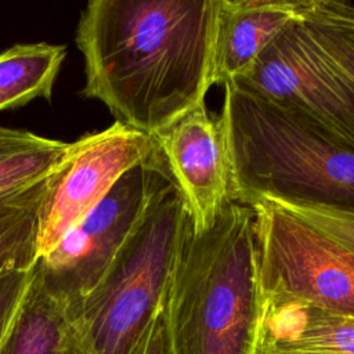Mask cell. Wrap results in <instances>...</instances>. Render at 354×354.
<instances>
[{
  "mask_svg": "<svg viewBox=\"0 0 354 354\" xmlns=\"http://www.w3.org/2000/svg\"><path fill=\"white\" fill-rule=\"evenodd\" d=\"M220 0H93L75 41L86 98L148 136L203 102Z\"/></svg>",
  "mask_w": 354,
  "mask_h": 354,
  "instance_id": "6da1fadb",
  "label": "cell"
},
{
  "mask_svg": "<svg viewBox=\"0 0 354 354\" xmlns=\"http://www.w3.org/2000/svg\"><path fill=\"white\" fill-rule=\"evenodd\" d=\"M264 317L250 206L227 205L181 242L163 301L165 354H257Z\"/></svg>",
  "mask_w": 354,
  "mask_h": 354,
  "instance_id": "7a4b0ae2",
  "label": "cell"
},
{
  "mask_svg": "<svg viewBox=\"0 0 354 354\" xmlns=\"http://www.w3.org/2000/svg\"><path fill=\"white\" fill-rule=\"evenodd\" d=\"M221 116L236 203L281 201L354 213V149L290 112L224 86Z\"/></svg>",
  "mask_w": 354,
  "mask_h": 354,
  "instance_id": "3957f363",
  "label": "cell"
},
{
  "mask_svg": "<svg viewBox=\"0 0 354 354\" xmlns=\"http://www.w3.org/2000/svg\"><path fill=\"white\" fill-rule=\"evenodd\" d=\"M188 227L183 201L167 181L98 285L68 311L72 330L88 354H133L162 311Z\"/></svg>",
  "mask_w": 354,
  "mask_h": 354,
  "instance_id": "277c9868",
  "label": "cell"
},
{
  "mask_svg": "<svg viewBox=\"0 0 354 354\" xmlns=\"http://www.w3.org/2000/svg\"><path fill=\"white\" fill-rule=\"evenodd\" d=\"M264 301L354 318V253L270 201L249 205Z\"/></svg>",
  "mask_w": 354,
  "mask_h": 354,
  "instance_id": "5b68a950",
  "label": "cell"
},
{
  "mask_svg": "<svg viewBox=\"0 0 354 354\" xmlns=\"http://www.w3.org/2000/svg\"><path fill=\"white\" fill-rule=\"evenodd\" d=\"M170 181L156 151L127 170L106 196L36 263L46 289L73 308L102 279L156 191Z\"/></svg>",
  "mask_w": 354,
  "mask_h": 354,
  "instance_id": "8992f818",
  "label": "cell"
},
{
  "mask_svg": "<svg viewBox=\"0 0 354 354\" xmlns=\"http://www.w3.org/2000/svg\"><path fill=\"white\" fill-rule=\"evenodd\" d=\"M230 84L270 101L354 149V87L318 50L300 18Z\"/></svg>",
  "mask_w": 354,
  "mask_h": 354,
  "instance_id": "52a82bcc",
  "label": "cell"
},
{
  "mask_svg": "<svg viewBox=\"0 0 354 354\" xmlns=\"http://www.w3.org/2000/svg\"><path fill=\"white\" fill-rule=\"evenodd\" d=\"M155 152L151 136L122 122L72 141L64 163L50 176L39 210L37 256L48 254L131 167Z\"/></svg>",
  "mask_w": 354,
  "mask_h": 354,
  "instance_id": "ba28073f",
  "label": "cell"
},
{
  "mask_svg": "<svg viewBox=\"0 0 354 354\" xmlns=\"http://www.w3.org/2000/svg\"><path fill=\"white\" fill-rule=\"evenodd\" d=\"M160 163L187 210L191 230H210L223 209L236 202L235 178L220 115L206 101L151 136Z\"/></svg>",
  "mask_w": 354,
  "mask_h": 354,
  "instance_id": "9c48e42d",
  "label": "cell"
},
{
  "mask_svg": "<svg viewBox=\"0 0 354 354\" xmlns=\"http://www.w3.org/2000/svg\"><path fill=\"white\" fill-rule=\"evenodd\" d=\"M301 0H220L212 55V86L235 82L295 19Z\"/></svg>",
  "mask_w": 354,
  "mask_h": 354,
  "instance_id": "30bf717a",
  "label": "cell"
},
{
  "mask_svg": "<svg viewBox=\"0 0 354 354\" xmlns=\"http://www.w3.org/2000/svg\"><path fill=\"white\" fill-rule=\"evenodd\" d=\"M259 348L275 354H354V318L311 306L264 301Z\"/></svg>",
  "mask_w": 354,
  "mask_h": 354,
  "instance_id": "8fae6325",
  "label": "cell"
},
{
  "mask_svg": "<svg viewBox=\"0 0 354 354\" xmlns=\"http://www.w3.org/2000/svg\"><path fill=\"white\" fill-rule=\"evenodd\" d=\"M68 308L44 286L36 264L0 354H59L69 333Z\"/></svg>",
  "mask_w": 354,
  "mask_h": 354,
  "instance_id": "7c38bea8",
  "label": "cell"
},
{
  "mask_svg": "<svg viewBox=\"0 0 354 354\" xmlns=\"http://www.w3.org/2000/svg\"><path fill=\"white\" fill-rule=\"evenodd\" d=\"M65 57V46L48 43L15 44L0 53V111L35 98L50 101Z\"/></svg>",
  "mask_w": 354,
  "mask_h": 354,
  "instance_id": "4fadbf2b",
  "label": "cell"
},
{
  "mask_svg": "<svg viewBox=\"0 0 354 354\" xmlns=\"http://www.w3.org/2000/svg\"><path fill=\"white\" fill-rule=\"evenodd\" d=\"M71 148L72 142L0 126V196L26 189L51 176Z\"/></svg>",
  "mask_w": 354,
  "mask_h": 354,
  "instance_id": "5bb4252c",
  "label": "cell"
},
{
  "mask_svg": "<svg viewBox=\"0 0 354 354\" xmlns=\"http://www.w3.org/2000/svg\"><path fill=\"white\" fill-rule=\"evenodd\" d=\"M50 176L43 181L0 196V278L11 271L30 270L39 260V210Z\"/></svg>",
  "mask_w": 354,
  "mask_h": 354,
  "instance_id": "9a60e30c",
  "label": "cell"
},
{
  "mask_svg": "<svg viewBox=\"0 0 354 354\" xmlns=\"http://www.w3.org/2000/svg\"><path fill=\"white\" fill-rule=\"evenodd\" d=\"M300 21L318 50L354 87V4L301 0Z\"/></svg>",
  "mask_w": 354,
  "mask_h": 354,
  "instance_id": "2e32d148",
  "label": "cell"
},
{
  "mask_svg": "<svg viewBox=\"0 0 354 354\" xmlns=\"http://www.w3.org/2000/svg\"><path fill=\"white\" fill-rule=\"evenodd\" d=\"M270 202L314 225L315 228L330 236L333 241L354 253V213L315 205L281 201Z\"/></svg>",
  "mask_w": 354,
  "mask_h": 354,
  "instance_id": "e0dca14e",
  "label": "cell"
},
{
  "mask_svg": "<svg viewBox=\"0 0 354 354\" xmlns=\"http://www.w3.org/2000/svg\"><path fill=\"white\" fill-rule=\"evenodd\" d=\"M33 271L35 267L30 270H17L0 278V350L30 285Z\"/></svg>",
  "mask_w": 354,
  "mask_h": 354,
  "instance_id": "ac0fdd59",
  "label": "cell"
},
{
  "mask_svg": "<svg viewBox=\"0 0 354 354\" xmlns=\"http://www.w3.org/2000/svg\"><path fill=\"white\" fill-rule=\"evenodd\" d=\"M133 354H165L160 314L152 321L149 328L145 330Z\"/></svg>",
  "mask_w": 354,
  "mask_h": 354,
  "instance_id": "d6986e66",
  "label": "cell"
},
{
  "mask_svg": "<svg viewBox=\"0 0 354 354\" xmlns=\"http://www.w3.org/2000/svg\"><path fill=\"white\" fill-rule=\"evenodd\" d=\"M59 354H88L86 351V348L82 346V343L77 340L76 335L72 330V326L69 329V333L62 344V348L59 351Z\"/></svg>",
  "mask_w": 354,
  "mask_h": 354,
  "instance_id": "ffe728a7",
  "label": "cell"
},
{
  "mask_svg": "<svg viewBox=\"0 0 354 354\" xmlns=\"http://www.w3.org/2000/svg\"><path fill=\"white\" fill-rule=\"evenodd\" d=\"M257 354H275V353H268V351H264V350H261V348H259V351H257Z\"/></svg>",
  "mask_w": 354,
  "mask_h": 354,
  "instance_id": "44dd1931",
  "label": "cell"
}]
</instances>
